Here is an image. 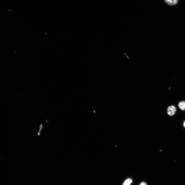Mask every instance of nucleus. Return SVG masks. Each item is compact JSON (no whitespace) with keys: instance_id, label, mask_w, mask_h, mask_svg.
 <instances>
[{"instance_id":"nucleus-6","label":"nucleus","mask_w":185,"mask_h":185,"mask_svg":"<svg viewBox=\"0 0 185 185\" xmlns=\"http://www.w3.org/2000/svg\"><path fill=\"white\" fill-rule=\"evenodd\" d=\"M140 185H147L146 183L145 182H143L140 184Z\"/></svg>"},{"instance_id":"nucleus-5","label":"nucleus","mask_w":185,"mask_h":185,"mask_svg":"<svg viewBox=\"0 0 185 185\" xmlns=\"http://www.w3.org/2000/svg\"><path fill=\"white\" fill-rule=\"evenodd\" d=\"M42 124H41V125L40 126V130L39 131V133H38V136H39V135H40V134H39L40 132V131H41V129H42Z\"/></svg>"},{"instance_id":"nucleus-7","label":"nucleus","mask_w":185,"mask_h":185,"mask_svg":"<svg viewBox=\"0 0 185 185\" xmlns=\"http://www.w3.org/2000/svg\"><path fill=\"white\" fill-rule=\"evenodd\" d=\"M184 126L185 127V122L184 123Z\"/></svg>"},{"instance_id":"nucleus-1","label":"nucleus","mask_w":185,"mask_h":185,"mask_svg":"<svg viewBox=\"0 0 185 185\" xmlns=\"http://www.w3.org/2000/svg\"><path fill=\"white\" fill-rule=\"evenodd\" d=\"M177 111L176 108L173 105L169 107L167 109V113L168 115L170 116L174 115Z\"/></svg>"},{"instance_id":"nucleus-4","label":"nucleus","mask_w":185,"mask_h":185,"mask_svg":"<svg viewBox=\"0 0 185 185\" xmlns=\"http://www.w3.org/2000/svg\"><path fill=\"white\" fill-rule=\"evenodd\" d=\"M132 182V180L130 179H127L123 183V185H130Z\"/></svg>"},{"instance_id":"nucleus-2","label":"nucleus","mask_w":185,"mask_h":185,"mask_svg":"<svg viewBox=\"0 0 185 185\" xmlns=\"http://www.w3.org/2000/svg\"><path fill=\"white\" fill-rule=\"evenodd\" d=\"M166 3L169 5L172 6L178 4L179 0H165Z\"/></svg>"},{"instance_id":"nucleus-3","label":"nucleus","mask_w":185,"mask_h":185,"mask_svg":"<svg viewBox=\"0 0 185 185\" xmlns=\"http://www.w3.org/2000/svg\"><path fill=\"white\" fill-rule=\"evenodd\" d=\"M179 108L182 110H185V102L182 101L179 103Z\"/></svg>"}]
</instances>
